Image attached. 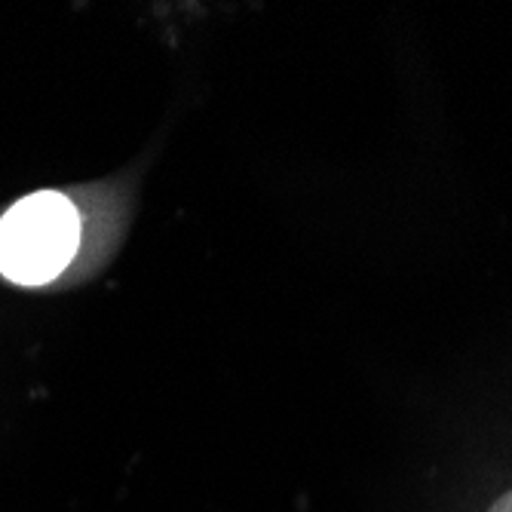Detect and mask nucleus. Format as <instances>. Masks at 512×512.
Masks as SVG:
<instances>
[{
  "label": "nucleus",
  "instance_id": "f257e3e1",
  "mask_svg": "<svg viewBox=\"0 0 512 512\" xmlns=\"http://www.w3.org/2000/svg\"><path fill=\"white\" fill-rule=\"evenodd\" d=\"M80 243V218L68 197L40 191L0 218V273L19 286L56 279Z\"/></svg>",
  "mask_w": 512,
  "mask_h": 512
},
{
  "label": "nucleus",
  "instance_id": "f03ea898",
  "mask_svg": "<svg viewBox=\"0 0 512 512\" xmlns=\"http://www.w3.org/2000/svg\"><path fill=\"white\" fill-rule=\"evenodd\" d=\"M491 512H512V491H506V494L491 506Z\"/></svg>",
  "mask_w": 512,
  "mask_h": 512
}]
</instances>
